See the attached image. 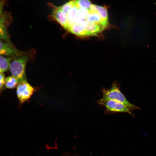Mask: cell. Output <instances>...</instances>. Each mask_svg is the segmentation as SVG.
Returning a JSON list of instances; mask_svg holds the SVG:
<instances>
[{
  "mask_svg": "<svg viewBox=\"0 0 156 156\" xmlns=\"http://www.w3.org/2000/svg\"><path fill=\"white\" fill-rule=\"evenodd\" d=\"M76 0L70 1L64 5L60 6L62 10L66 14L75 5Z\"/></svg>",
  "mask_w": 156,
  "mask_h": 156,
  "instance_id": "cell-12",
  "label": "cell"
},
{
  "mask_svg": "<svg viewBox=\"0 0 156 156\" xmlns=\"http://www.w3.org/2000/svg\"><path fill=\"white\" fill-rule=\"evenodd\" d=\"M34 92V89L27 81L20 82L16 88V94L20 102L23 103L27 100Z\"/></svg>",
  "mask_w": 156,
  "mask_h": 156,
  "instance_id": "cell-4",
  "label": "cell"
},
{
  "mask_svg": "<svg viewBox=\"0 0 156 156\" xmlns=\"http://www.w3.org/2000/svg\"><path fill=\"white\" fill-rule=\"evenodd\" d=\"M24 54L16 49L11 42L0 39V56L14 58Z\"/></svg>",
  "mask_w": 156,
  "mask_h": 156,
  "instance_id": "cell-5",
  "label": "cell"
},
{
  "mask_svg": "<svg viewBox=\"0 0 156 156\" xmlns=\"http://www.w3.org/2000/svg\"><path fill=\"white\" fill-rule=\"evenodd\" d=\"M19 83L18 80L11 75L5 78L4 85L8 89H13L17 86Z\"/></svg>",
  "mask_w": 156,
  "mask_h": 156,
  "instance_id": "cell-9",
  "label": "cell"
},
{
  "mask_svg": "<svg viewBox=\"0 0 156 156\" xmlns=\"http://www.w3.org/2000/svg\"><path fill=\"white\" fill-rule=\"evenodd\" d=\"M5 2V0H0V18L4 13L3 11V9Z\"/></svg>",
  "mask_w": 156,
  "mask_h": 156,
  "instance_id": "cell-14",
  "label": "cell"
},
{
  "mask_svg": "<svg viewBox=\"0 0 156 156\" xmlns=\"http://www.w3.org/2000/svg\"><path fill=\"white\" fill-rule=\"evenodd\" d=\"M96 11L99 14L102 19L108 23V16L106 8L105 7L94 5Z\"/></svg>",
  "mask_w": 156,
  "mask_h": 156,
  "instance_id": "cell-10",
  "label": "cell"
},
{
  "mask_svg": "<svg viewBox=\"0 0 156 156\" xmlns=\"http://www.w3.org/2000/svg\"><path fill=\"white\" fill-rule=\"evenodd\" d=\"M120 84L117 82H113L112 86L108 89H103L102 90L103 100H113L123 103L131 108L140 109L139 107L129 102L121 92Z\"/></svg>",
  "mask_w": 156,
  "mask_h": 156,
  "instance_id": "cell-1",
  "label": "cell"
},
{
  "mask_svg": "<svg viewBox=\"0 0 156 156\" xmlns=\"http://www.w3.org/2000/svg\"><path fill=\"white\" fill-rule=\"evenodd\" d=\"M97 103L104 106L107 111L112 112H125L132 114L130 108L123 103L118 101L111 100H103L100 99Z\"/></svg>",
  "mask_w": 156,
  "mask_h": 156,
  "instance_id": "cell-3",
  "label": "cell"
},
{
  "mask_svg": "<svg viewBox=\"0 0 156 156\" xmlns=\"http://www.w3.org/2000/svg\"><path fill=\"white\" fill-rule=\"evenodd\" d=\"M91 5L89 0H76L75 6L79 8H83L90 11Z\"/></svg>",
  "mask_w": 156,
  "mask_h": 156,
  "instance_id": "cell-11",
  "label": "cell"
},
{
  "mask_svg": "<svg viewBox=\"0 0 156 156\" xmlns=\"http://www.w3.org/2000/svg\"><path fill=\"white\" fill-rule=\"evenodd\" d=\"M14 58L0 56V72L4 73L9 69L11 61Z\"/></svg>",
  "mask_w": 156,
  "mask_h": 156,
  "instance_id": "cell-8",
  "label": "cell"
},
{
  "mask_svg": "<svg viewBox=\"0 0 156 156\" xmlns=\"http://www.w3.org/2000/svg\"><path fill=\"white\" fill-rule=\"evenodd\" d=\"M29 56L24 54L14 58L11 62L9 69L12 76L21 81H27L25 69Z\"/></svg>",
  "mask_w": 156,
  "mask_h": 156,
  "instance_id": "cell-2",
  "label": "cell"
},
{
  "mask_svg": "<svg viewBox=\"0 0 156 156\" xmlns=\"http://www.w3.org/2000/svg\"><path fill=\"white\" fill-rule=\"evenodd\" d=\"M11 20L10 15L4 13L0 18V39L11 42L8 27Z\"/></svg>",
  "mask_w": 156,
  "mask_h": 156,
  "instance_id": "cell-6",
  "label": "cell"
},
{
  "mask_svg": "<svg viewBox=\"0 0 156 156\" xmlns=\"http://www.w3.org/2000/svg\"><path fill=\"white\" fill-rule=\"evenodd\" d=\"M49 4L52 8V16L57 22L66 29L67 24L66 14L62 10L60 6H55L51 3H49Z\"/></svg>",
  "mask_w": 156,
  "mask_h": 156,
  "instance_id": "cell-7",
  "label": "cell"
},
{
  "mask_svg": "<svg viewBox=\"0 0 156 156\" xmlns=\"http://www.w3.org/2000/svg\"><path fill=\"white\" fill-rule=\"evenodd\" d=\"M5 78L3 72H0V92L2 90L5 83Z\"/></svg>",
  "mask_w": 156,
  "mask_h": 156,
  "instance_id": "cell-13",
  "label": "cell"
},
{
  "mask_svg": "<svg viewBox=\"0 0 156 156\" xmlns=\"http://www.w3.org/2000/svg\"><path fill=\"white\" fill-rule=\"evenodd\" d=\"M155 4L156 5V2H155Z\"/></svg>",
  "mask_w": 156,
  "mask_h": 156,
  "instance_id": "cell-15",
  "label": "cell"
}]
</instances>
